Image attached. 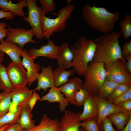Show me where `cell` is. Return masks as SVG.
Listing matches in <instances>:
<instances>
[{
	"instance_id": "6da1fadb",
	"label": "cell",
	"mask_w": 131,
	"mask_h": 131,
	"mask_svg": "<svg viewBox=\"0 0 131 131\" xmlns=\"http://www.w3.org/2000/svg\"><path fill=\"white\" fill-rule=\"evenodd\" d=\"M82 15L91 28L105 33L113 30L120 18L118 12H109L105 8L96 6L95 4L92 6L85 4L82 9Z\"/></svg>"
},
{
	"instance_id": "7a4b0ae2",
	"label": "cell",
	"mask_w": 131,
	"mask_h": 131,
	"mask_svg": "<svg viewBox=\"0 0 131 131\" xmlns=\"http://www.w3.org/2000/svg\"><path fill=\"white\" fill-rule=\"evenodd\" d=\"M121 36L120 32H113L94 40L96 49L93 62L105 64L117 59H124L119 40Z\"/></svg>"
},
{
	"instance_id": "3957f363",
	"label": "cell",
	"mask_w": 131,
	"mask_h": 131,
	"mask_svg": "<svg viewBox=\"0 0 131 131\" xmlns=\"http://www.w3.org/2000/svg\"><path fill=\"white\" fill-rule=\"evenodd\" d=\"M73 55V70L80 76H84L89 63L93 62L96 45L94 40L82 36L70 47Z\"/></svg>"
},
{
	"instance_id": "277c9868",
	"label": "cell",
	"mask_w": 131,
	"mask_h": 131,
	"mask_svg": "<svg viewBox=\"0 0 131 131\" xmlns=\"http://www.w3.org/2000/svg\"><path fill=\"white\" fill-rule=\"evenodd\" d=\"M74 8V5L68 4L58 10L57 16L54 18L47 17L45 13L43 10L40 14V20L43 37L49 39L54 33L64 30L66 27V23Z\"/></svg>"
},
{
	"instance_id": "5b68a950",
	"label": "cell",
	"mask_w": 131,
	"mask_h": 131,
	"mask_svg": "<svg viewBox=\"0 0 131 131\" xmlns=\"http://www.w3.org/2000/svg\"><path fill=\"white\" fill-rule=\"evenodd\" d=\"M106 74L104 64L90 62L84 75V81L81 87L86 89L91 94L98 95L100 87L105 81Z\"/></svg>"
},
{
	"instance_id": "8992f818",
	"label": "cell",
	"mask_w": 131,
	"mask_h": 131,
	"mask_svg": "<svg viewBox=\"0 0 131 131\" xmlns=\"http://www.w3.org/2000/svg\"><path fill=\"white\" fill-rule=\"evenodd\" d=\"M126 61L125 59H120L104 64L107 74L105 80L119 84L131 85V73L126 67Z\"/></svg>"
},
{
	"instance_id": "52a82bcc",
	"label": "cell",
	"mask_w": 131,
	"mask_h": 131,
	"mask_svg": "<svg viewBox=\"0 0 131 131\" xmlns=\"http://www.w3.org/2000/svg\"><path fill=\"white\" fill-rule=\"evenodd\" d=\"M28 8V16L23 18L28 22L33 31L35 36L39 40L43 39L40 20V14L43 10L41 7H38L37 0H26Z\"/></svg>"
},
{
	"instance_id": "ba28073f",
	"label": "cell",
	"mask_w": 131,
	"mask_h": 131,
	"mask_svg": "<svg viewBox=\"0 0 131 131\" xmlns=\"http://www.w3.org/2000/svg\"><path fill=\"white\" fill-rule=\"evenodd\" d=\"M7 27L8 31L5 40L6 41L17 44L23 49L25 45L28 43L34 44L37 43L36 41L33 39L35 34L31 29H26L21 28H14L8 25Z\"/></svg>"
},
{
	"instance_id": "9c48e42d",
	"label": "cell",
	"mask_w": 131,
	"mask_h": 131,
	"mask_svg": "<svg viewBox=\"0 0 131 131\" xmlns=\"http://www.w3.org/2000/svg\"><path fill=\"white\" fill-rule=\"evenodd\" d=\"M33 92L26 86L14 87L10 92L11 102L9 111H16L18 108L27 105Z\"/></svg>"
},
{
	"instance_id": "30bf717a",
	"label": "cell",
	"mask_w": 131,
	"mask_h": 131,
	"mask_svg": "<svg viewBox=\"0 0 131 131\" xmlns=\"http://www.w3.org/2000/svg\"><path fill=\"white\" fill-rule=\"evenodd\" d=\"M6 69L14 87L26 86L28 83L26 71L21 63L12 61L6 67Z\"/></svg>"
},
{
	"instance_id": "8fae6325",
	"label": "cell",
	"mask_w": 131,
	"mask_h": 131,
	"mask_svg": "<svg viewBox=\"0 0 131 131\" xmlns=\"http://www.w3.org/2000/svg\"><path fill=\"white\" fill-rule=\"evenodd\" d=\"M91 95L96 102L98 107V115L97 122L98 125L104 118L113 113L120 111H126L98 95Z\"/></svg>"
},
{
	"instance_id": "7c38bea8",
	"label": "cell",
	"mask_w": 131,
	"mask_h": 131,
	"mask_svg": "<svg viewBox=\"0 0 131 131\" xmlns=\"http://www.w3.org/2000/svg\"><path fill=\"white\" fill-rule=\"evenodd\" d=\"M60 48V46L55 45L52 41L49 39L47 44L41 46L38 49L30 48L27 51L29 56L35 59L39 57L55 59L57 58Z\"/></svg>"
},
{
	"instance_id": "4fadbf2b",
	"label": "cell",
	"mask_w": 131,
	"mask_h": 131,
	"mask_svg": "<svg viewBox=\"0 0 131 131\" xmlns=\"http://www.w3.org/2000/svg\"><path fill=\"white\" fill-rule=\"evenodd\" d=\"M21 57V64L26 70L27 83L30 86L33 82L37 80L40 67L38 64L34 63L35 59L29 56L26 49H24Z\"/></svg>"
},
{
	"instance_id": "5bb4252c",
	"label": "cell",
	"mask_w": 131,
	"mask_h": 131,
	"mask_svg": "<svg viewBox=\"0 0 131 131\" xmlns=\"http://www.w3.org/2000/svg\"><path fill=\"white\" fill-rule=\"evenodd\" d=\"M81 112L77 113L65 110L59 122L60 131H79Z\"/></svg>"
},
{
	"instance_id": "9a60e30c",
	"label": "cell",
	"mask_w": 131,
	"mask_h": 131,
	"mask_svg": "<svg viewBox=\"0 0 131 131\" xmlns=\"http://www.w3.org/2000/svg\"><path fill=\"white\" fill-rule=\"evenodd\" d=\"M41 72L39 74L37 79V85L33 90V92L37 90L40 91L41 89L46 92L48 88L55 86L52 66H50L46 67L41 66Z\"/></svg>"
},
{
	"instance_id": "2e32d148",
	"label": "cell",
	"mask_w": 131,
	"mask_h": 131,
	"mask_svg": "<svg viewBox=\"0 0 131 131\" xmlns=\"http://www.w3.org/2000/svg\"><path fill=\"white\" fill-rule=\"evenodd\" d=\"M45 101L50 103L55 102L58 103L60 111L61 112H65L66 107L69 103V100L65 98L64 95L55 86L50 88L48 93L39 100L40 101Z\"/></svg>"
},
{
	"instance_id": "e0dca14e",
	"label": "cell",
	"mask_w": 131,
	"mask_h": 131,
	"mask_svg": "<svg viewBox=\"0 0 131 131\" xmlns=\"http://www.w3.org/2000/svg\"><path fill=\"white\" fill-rule=\"evenodd\" d=\"M0 50L7 54L12 62L21 63L20 57L24 49L16 44L7 41L3 39L0 40Z\"/></svg>"
},
{
	"instance_id": "ac0fdd59",
	"label": "cell",
	"mask_w": 131,
	"mask_h": 131,
	"mask_svg": "<svg viewBox=\"0 0 131 131\" xmlns=\"http://www.w3.org/2000/svg\"><path fill=\"white\" fill-rule=\"evenodd\" d=\"M73 55L68 43L66 42L60 46L56 59L59 67L66 70L72 67Z\"/></svg>"
},
{
	"instance_id": "d6986e66",
	"label": "cell",
	"mask_w": 131,
	"mask_h": 131,
	"mask_svg": "<svg viewBox=\"0 0 131 131\" xmlns=\"http://www.w3.org/2000/svg\"><path fill=\"white\" fill-rule=\"evenodd\" d=\"M82 112L80 116L79 120L81 122L89 119L97 121L98 115L97 104L95 100L89 93L83 105Z\"/></svg>"
},
{
	"instance_id": "ffe728a7",
	"label": "cell",
	"mask_w": 131,
	"mask_h": 131,
	"mask_svg": "<svg viewBox=\"0 0 131 131\" xmlns=\"http://www.w3.org/2000/svg\"><path fill=\"white\" fill-rule=\"evenodd\" d=\"M83 81L79 78L76 77L69 79L65 84L58 88V90L63 93L69 103L73 105V99L74 95L81 87Z\"/></svg>"
},
{
	"instance_id": "44dd1931",
	"label": "cell",
	"mask_w": 131,
	"mask_h": 131,
	"mask_svg": "<svg viewBox=\"0 0 131 131\" xmlns=\"http://www.w3.org/2000/svg\"><path fill=\"white\" fill-rule=\"evenodd\" d=\"M59 122L57 118L51 119L44 114L38 125L29 130L23 129L21 131H60Z\"/></svg>"
},
{
	"instance_id": "7402d4cb",
	"label": "cell",
	"mask_w": 131,
	"mask_h": 131,
	"mask_svg": "<svg viewBox=\"0 0 131 131\" xmlns=\"http://www.w3.org/2000/svg\"><path fill=\"white\" fill-rule=\"evenodd\" d=\"M27 7L26 0H20L18 3H14L7 0H0V8L5 12H10L23 18L25 17V12L23 8Z\"/></svg>"
},
{
	"instance_id": "603a6c76",
	"label": "cell",
	"mask_w": 131,
	"mask_h": 131,
	"mask_svg": "<svg viewBox=\"0 0 131 131\" xmlns=\"http://www.w3.org/2000/svg\"><path fill=\"white\" fill-rule=\"evenodd\" d=\"M108 117L116 128L122 131L131 118V113L126 111H120L113 113Z\"/></svg>"
},
{
	"instance_id": "cb8c5ba5",
	"label": "cell",
	"mask_w": 131,
	"mask_h": 131,
	"mask_svg": "<svg viewBox=\"0 0 131 131\" xmlns=\"http://www.w3.org/2000/svg\"><path fill=\"white\" fill-rule=\"evenodd\" d=\"M33 117V115L30 107L28 105H26L23 108L17 123L23 129L29 130L35 126V121L32 119Z\"/></svg>"
},
{
	"instance_id": "d4e9b609",
	"label": "cell",
	"mask_w": 131,
	"mask_h": 131,
	"mask_svg": "<svg viewBox=\"0 0 131 131\" xmlns=\"http://www.w3.org/2000/svg\"><path fill=\"white\" fill-rule=\"evenodd\" d=\"M55 86L58 88L68 81V78L74 75L75 73L73 69L67 71L59 67L56 68L53 72Z\"/></svg>"
},
{
	"instance_id": "484cf974",
	"label": "cell",
	"mask_w": 131,
	"mask_h": 131,
	"mask_svg": "<svg viewBox=\"0 0 131 131\" xmlns=\"http://www.w3.org/2000/svg\"><path fill=\"white\" fill-rule=\"evenodd\" d=\"M0 84L3 91L10 92L14 88L8 74L6 67L1 63H0Z\"/></svg>"
},
{
	"instance_id": "4316f807",
	"label": "cell",
	"mask_w": 131,
	"mask_h": 131,
	"mask_svg": "<svg viewBox=\"0 0 131 131\" xmlns=\"http://www.w3.org/2000/svg\"><path fill=\"white\" fill-rule=\"evenodd\" d=\"M23 108L20 107L15 111H9L0 118V128L7 124H13L17 123Z\"/></svg>"
},
{
	"instance_id": "83f0119b",
	"label": "cell",
	"mask_w": 131,
	"mask_h": 131,
	"mask_svg": "<svg viewBox=\"0 0 131 131\" xmlns=\"http://www.w3.org/2000/svg\"><path fill=\"white\" fill-rule=\"evenodd\" d=\"M11 102L10 92L3 91L0 93V118L9 111Z\"/></svg>"
},
{
	"instance_id": "f1b7e54d",
	"label": "cell",
	"mask_w": 131,
	"mask_h": 131,
	"mask_svg": "<svg viewBox=\"0 0 131 131\" xmlns=\"http://www.w3.org/2000/svg\"><path fill=\"white\" fill-rule=\"evenodd\" d=\"M119 25L121 28L120 33L123 34L124 40L126 41L131 36V16L126 14L124 19L120 22Z\"/></svg>"
},
{
	"instance_id": "f546056e",
	"label": "cell",
	"mask_w": 131,
	"mask_h": 131,
	"mask_svg": "<svg viewBox=\"0 0 131 131\" xmlns=\"http://www.w3.org/2000/svg\"><path fill=\"white\" fill-rule=\"evenodd\" d=\"M118 85L112 81L105 80L100 87L98 95L106 99Z\"/></svg>"
},
{
	"instance_id": "4dcf8cb0",
	"label": "cell",
	"mask_w": 131,
	"mask_h": 131,
	"mask_svg": "<svg viewBox=\"0 0 131 131\" xmlns=\"http://www.w3.org/2000/svg\"><path fill=\"white\" fill-rule=\"evenodd\" d=\"M89 93L86 89L81 87L74 95L73 99V105L77 106L83 105Z\"/></svg>"
},
{
	"instance_id": "1f68e13d",
	"label": "cell",
	"mask_w": 131,
	"mask_h": 131,
	"mask_svg": "<svg viewBox=\"0 0 131 131\" xmlns=\"http://www.w3.org/2000/svg\"><path fill=\"white\" fill-rule=\"evenodd\" d=\"M131 89V85L119 84L108 98L107 100L110 101L124 94Z\"/></svg>"
},
{
	"instance_id": "d6a6232c",
	"label": "cell",
	"mask_w": 131,
	"mask_h": 131,
	"mask_svg": "<svg viewBox=\"0 0 131 131\" xmlns=\"http://www.w3.org/2000/svg\"><path fill=\"white\" fill-rule=\"evenodd\" d=\"M80 127L84 131H99L97 121L89 119L80 122Z\"/></svg>"
},
{
	"instance_id": "836d02e7",
	"label": "cell",
	"mask_w": 131,
	"mask_h": 131,
	"mask_svg": "<svg viewBox=\"0 0 131 131\" xmlns=\"http://www.w3.org/2000/svg\"><path fill=\"white\" fill-rule=\"evenodd\" d=\"M98 125L99 131H116L112 122L107 117L104 118Z\"/></svg>"
},
{
	"instance_id": "e575fe53",
	"label": "cell",
	"mask_w": 131,
	"mask_h": 131,
	"mask_svg": "<svg viewBox=\"0 0 131 131\" xmlns=\"http://www.w3.org/2000/svg\"><path fill=\"white\" fill-rule=\"evenodd\" d=\"M131 100V89L124 94L110 101L114 104L119 106L122 103Z\"/></svg>"
},
{
	"instance_id": "d590c367",
	"label": "cell",
	"mask_w": 131,
	"mask_h": 131,
	"mask_svg": "<svg viewBox=\"0 0 131 131\" xmlns=\"http://www.w3.org/2000/svg\"><path fill=\"white\" fill-rule=\"evenodd\" d=\"M40 2L43 11L45 13H48L55 9L56 5L53 0H40Z\"/></svg>"
},
{
	"instance_id": "8d00e7d4",
	"label": "cell",
	"mask_w": 131,
	"mask_h": 131,
	"mask_svg": "<svg viewBox=\"0 0 131 131\" xmlns=\"http://www.w3.org/2000/svg\"><path fill=\"white\" fill-rule=\"evenodd\" d=\"M121 52L122 57L124 59L127 56L131 55V40L123 44Z\"/></svg>"
},
{
	"instance_id": "74e56055",
	"label": "cell",
	"mask_w": 131,
	"mask_h": 131,
	"mask_svg": "<svg viewBox=\"0 0 131 131\" xmlns=\"http://www.w3.org/2000/svg\"><path fill=\"white\" fill-rule=\"evenodd\" d=\"M41 98L39 94L35 91L33 92L32 96L29 100L28 105L30 108L31 112L35 105L37 101L39 100Z\"/></svg>"
},
{
	"instance_id": "f35d334b",
	"label": "cell",
	"mask_w": 131,
	"mask_h": 131,
	"mask_svg": "<svg viewBox=\"0 0 131 131\" xmlns=\"http://www.w3.org/2000/svg\"><path fill=\"white\" fill-rule=\"evenodd\" d=\"M23 129L19 124L17 123L9 124L3 131H21Z\"/></svg>"
},
{
	"instance_id": "ab89813d",
	"label": "cell",
	"mask_w": 131,
	"mask_h": 131,
	"mask_svg": "<svg viewBox=\"0 0 131 131\" xmlns=\"http://www.w3.org/2000/svg\"><path fill=\"white\" fill-rule=\"evenodd\" d=\"M7 25L6 23L4 22H0V40L3 39L7 36L8 29L6 27Z\"/></svg>"
},
{
	"instance_id": "60d3db41",
	"label": "cell",
	"mask_w": 131,
	"mask_h": 131,
	"mask_svg": "<svg viewBox=\"0 0 131 131\" xmlns=\"http://www.w3.org/2000/svg\"><path fill=\"white\" fill-rule=\"evenodd\" d=\"M15 16V15L11 12L0 10V19L4 18L7 20H12Z\"/></svg>"
},
{
	"instance_id": "b9f144b4",
	"label": "cell",
	"mask_w": 131,
	"mask_h": 131,
	"mask_svg": "<svg viewBox=\"0 0 131 131\" xmlns=\"http://www.w3.org/2000/svg\"><path fill=\"white\" fill-rule=\"evenodd\" d=\"M119 107L124 109L127 112L131 113V100L123 103Z\"/></svg>"
},
{
	"instance_id": "7bdbcfd3",
	"label": "cell",
	"mask_w": 131,
	"mask_h": 131,
	"mask_svg": "<svg viewBox=\"0 0 131 131\" xmlns=\"http://www.w3.org/2000/svg\"><path fill=\"white\" fill-rule=\"evenodd\" d=\"M124 59L127 61L125 63L126 67L129 72L131 73V55L127 56Z\"/></svg>"
},
{
	"instance_id": "ee69618b",
	"label": "cell",
	"mask_w": 131,
	"mask_h": 131,
	"mask_svg": "<svg viewBox=\"0 0 131 131\" xmlns=\"http://www.w3.org/2000/svg\"><path fill=\"white\" fill-rule=\"evenodd\" d=\"M122 131H131V118Z\"/></svg>"
},
{
	"instance_id": "f6af8a7d",
	"label": "cell",
	"mask_w": 131,
	"mask_h": 131,
	"mask_svg": "<svg viewBox=\"0 0 131 131\" xmlns=\"http://www.w3.org/2000/svg\"><path fill=\"white\" fill-rule=\"evenodd\" d=\"M4 54L0 50V63H1L4 60Z\"/></svg>"
},
{
	"instance_id": "bcb514c9",
	"label": "cell",
	"mask_w": 131,
	"mask_h": 131,
	"mask_svg": "<svg viewBox=\"0 0 131 131\" xmlns=\"http://www.w3.org/2000/svg\"><path fill=\"white\" fill-rule=\"evenodd\" d=\"M9 124H7L3 126L0 128V131H3L4 129Z\"/></svg>"
},
{
	"instance_id": "7dc6e473",
	"label": "cell",
	"mask_w": 131,
	"mask_h": 131,
	"mask_svg": "<svg viewBox=\"0 0 131 131\" xmlns=\"http://www.w3.org/2000/svg\"><path fill=\"white\" fill-rule=\"evenodd\" d=\"M79 131H84L83 130L82 128L80 127L79 129Z\"/></svg>"
},
{
	"instance_id": "c3c4849f",
	"label": "cell",
	"mask_w": 131,
	"mask_h": 131,
	"mask_svg": "<svg viewBox=\"0 0 131 131\" xmlns=\"http://www.w3.org/2000/svg\"><path fill=\"white\" fill-rule=\"evenodd\" d=\"M1 85H0V91L1 90Z\"/></svg>"
}]
</instances>
